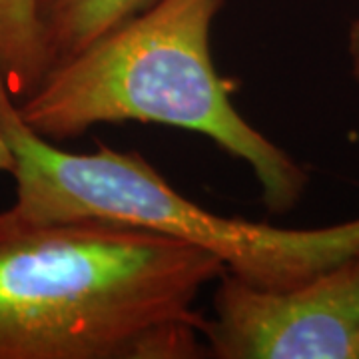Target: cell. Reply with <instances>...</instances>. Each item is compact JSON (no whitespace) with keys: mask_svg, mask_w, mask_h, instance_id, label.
Instances as JSON below:
<instances>
[{"mask_svg":"<svg viewBox=\"0 0 359 359\" xmlns=\"http://www.w3.org/2000/svg\"><path fill=\"white\" fill-rule=\"evenodd\" d=\"M226 0H156L84 50L54 65L18 114L50 142L98 124L144 122L202 134L254 172L262 200L283 216L309 172L254 128L231 102L233 84L212 58V25Z\"/></svg>","mask_w":359,"mask_h":359,"instance_id":"2","label":"cell"},{"mask_svg":"<svg viewBox=\"0 0 359 359\" xmlns=\"http://www.w3.org/2000/svg\"><path fill=\"white\" fill-rule=\"evenodd\" d=\"M346 50L347 60H349V72H351V78L355 80V84L359 86V16H355L349 22Z\"/></svg>","mask_w":359,"mask_h":359,"instance_id":"7","label":"cell"},{"mask_svg":"<svg viewBox=\"0 0 359 359\" xmlns=\"http://www.w3.org/2000/svg\"><path fill=\"white\" fill-rule=\"evenodd\" d=\"M204 346L216 359H359V252L283 290L226 269L205 316Z\"/></svg>","mask_w":359,"mask_h":359,"instance_id":"4","label":"cell"},{"mask_svg":"<svg viewBox=\"0 0 359 359\" xmlns=\"http://www.w3.org/2000/svg\"><path fill=\"white\" fill-rule=\"evenodd\" d=\"M224 262L114 219L0 212V359L204 358L196 308Z\"/></svg>","mask_w":359,"mask_h":359,"instance_id":"1","label":"cell"},{"mask_svg":"<svg viewBox=\"0 0 359 359\" xmlns=\"http://www.w3.org/2000/svg\"><path fill=\"white\" fill-rule=\"evenodd\" d=\"M156 0H36L50 68L84 50Z\"/></svg>","mask_w":359,"mask_h":359,"instance_id":"5","label":"cell"},{"mask_svg":"<svg viewBox=\"0 0 359 359\" xmlns=\"http://www.w3.org/2000/svg\"><path fill=\"white\" fill-rule=\"evenodd\" d=\"M14 170V156L8 142L4 140L0 132V174H13Z\"/></svg>","mask_w":359,"mask_h":359,"instance_id":"8","label":"cell"},{"mask_svg":"<svg viewBox=\"0 0 359 359\" xmlns=\"http://www.w3.org/2000/svg\"><path fill=\"white\" fill-rule=\"evenodd\" d=\"M0 132L14 156L13 205L2 210L20 224L100 218L160 231L224 262L240 280L283 290L359 252V218L325 228H278L224 218L194 204L144 156L106 144L88 154L46 140L18 114L0 76Z\"/></svg>","mask_w":359,"mask_h":359,"instance_id":"3","label":"cell"},{"mask_svg":"<svg viewBox=\"0 0 359 359\" xmlns=\"http://www.w3.org/2000/svg\"><path fill=\"white\" fill-rule=\"evenodd\" d=\"M48 70L36 0H0V76L14 100L28 96Z\"/></svg>","mask_w":359,"mask_h":359,"instance_id":"6","label":"cell"}]
</instances>
